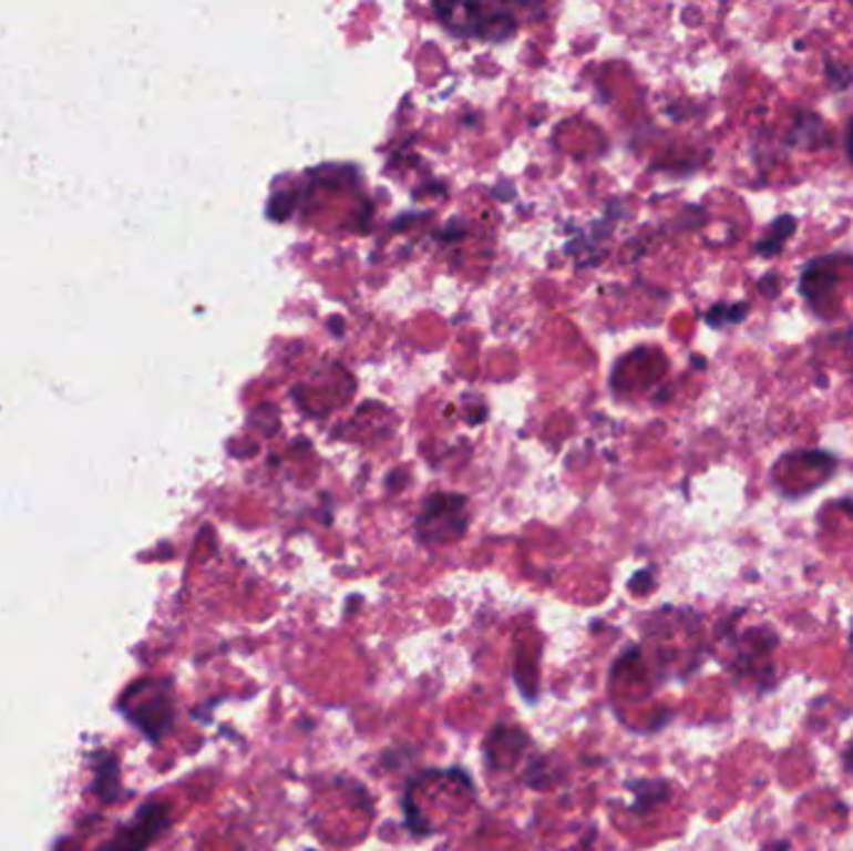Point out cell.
Segmentation results:
<instances>
[{
    "mask_svg": "<svg viewBox=\"0 0 853 851\" xmlns=\"http://www.w3.org/2000/svg\"><path fill=\"white\" fill-rule=\"evenodd\" d=\"M846 145H849V155H851V161H853V121L849 123V141H846Z\"/></svg>",
    "mask_w": 853,
    "mask_h": 851,
    "instance_id": "obj_4",
    "label": "cell"
},
{
    "mask_svg": "<svg viewBox=\"0 0 853 851\" xmlns=\"http://www.w3.org/2000/svg\"><path fill=\"white\" fill-rule=\"evenodd\" d=\"M747 312H749V305H731V308H727V305H717V308L709 312V322L719 325L721 328V325L727 322H741L747 318Z\"/></svg>",
    "mask_w": 853,
    "mask_h": 851,
    "instance_id": "obj_3",
    "label": "cell"
},
{
    "mask_svg": "<svg viewBox=\"0 0 853 851\" xmlns=\"http://www.w3.org/2000/svg\"><path fill=\"white\" fill-rule=\"evenodd\" d=\"M634 791H637V809H644V807H654L659 804V801H664L669 797V787L661 785V781H637V785H631Z\"/></svg>",
    "mask_w": 853,
    "mask_h": 851,
    "instance_id": "obj_2",
    "label": "cell"
},
{
    "mask_svg": "<svg viewBox=\"0 0 853 851\" xmlns=\"http://www.w3.org/2000/svg\"><path fill=\"white\" fill-rule=\"evenodd\" d=\"M793 230H797V221H793L791 215H783V217H779V221L773 223L771 233H769L767 237H763V240L759 243L757 253H759V255H763V257H771V255L781 253L783 243H787V237H789Z\"/></svg>",
    "mask_w": 853,
    "mask_h": 851,
    "instance_id": "obj_1",
    "label": "cell"
}]
</instances>
